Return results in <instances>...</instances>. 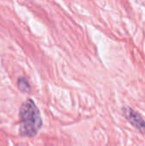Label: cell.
<instances>
[{"label": "cell", "mask_w": 145, "mask_h": 146, "mask_svg": "<svg viewBox=\"0 0 145 146\" xmlns=\"http://www.w3.org/2000/svg\"><path fill=\"white\" fill-rule=\"evenodd\" d=\"M20 134L22 137H35L40 128L43 121L39 109L35 102L28 98L20 107Z\"/></svg>", "instance_id": "6da1fadb"}, {"label": "cell", "mask_w": 145, "mask_h": 146, "mask_svg": "<svg viewBox=\"0 0 145 146\" xmlns=\"http://www.w3.org/2000/svg\"><path fill=\"white\" fill-rule=\"evenodd\" d=\"M125 118L138 130L145 134V121L137 111L130 107H126L122 110Z\"/></svg>", "instance_id": "7a4b0ae2"}, {"label": "cell", "mask_w": 145, "mask_h": 146, "mask_svg": "<svg viewBox=\"0 0 145 146\" xmlns=\"http://www.w3.org/2000/svg\"><path fill=\"white\" fill-rule=\"evenodd\" d=\"M17 86L22 93H30L32 87L28 80L24 76H20L17 80Z\"/></svg>", "instance_id": "3957f363"}]
</instances>
